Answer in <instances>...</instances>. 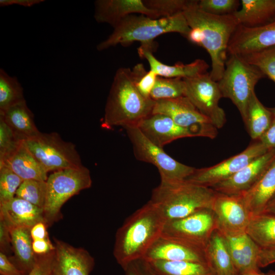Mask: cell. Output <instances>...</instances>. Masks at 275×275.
<instances>
[{
	"instance_id": "obj_4",
	"label": "cell",
	"mask_w": 275,
	"mask_h": 275,
	"mask_svg": "<svg viewBox=\"0 0 275 275\" xmlns=\"http://www.w3.org/2000/svg\"><path fill=\"white\" fill-rule=\"evenodd\" d=\"M190 28L183 13L153 18L144 15H130L121 20L112 33L96 46L102 51L117 45H128L140 42L141 45H154V40L164 34L177 33L186 38Z\"/></svg>"
},
{
	"instance_id": "obj_46",
	"label": "cell",
	"mask_w": 275,
	"mask_h": 275,
	"mask_svg": "<svg viewBox=\"0 0 275 275\" xmlns=\"http://www.w3.org/2000/svg\"><path fill=\"white\" fill-rule=\"evenodd\" d=\"M32 248L36 255H42L48 254L54 250V245L49 238L33 240Z\"/></svg>"
},
{
	"instance_id": "obj_2",
	"label": "cell",
	"mask_w": 275,
	"mask_h": 275,
	"mask_svg": "<svg viewBox=\"0 0 275 275\" xmlns=\"http://www.w3.org/2000/svg\"><path fill=\"white\" fill-rule=\"evenodd\" d=\"M155 101L144 97L135 85L132 70L121 67L116 72L107 98L102 126L136 125L152 113Z\"/></svg>"
},
{
	"instance_id": "obj_23",
	"label": "cell",
	"mask_w": 275,
	"mask_h": 275,
	"mask_svg": "<svg viewBox=\"0 0 275 275\" xmlns=\"http://www.w3.org/2000/svg\"><path fill=\"white\" fill-rule=\"evenodd\" d=\"M0 219L5 222L10 229L16 228L31 229L39 222L45 223L43 209L16 197L0 204Z\"/></svg>"
},
{
	"instance_id": "obj_48",
	"label": "cell",
	"mask_w": 275,
	"mask_h": 275,
	"mask_svg": "<svg viewBox=\"0 0 275 275\" xmlns=\"http://www.w3.org/2000/svg\"><path fill=\"white\" fill-rule=\"evenodd\" d=\"M275 263V248L260 249L259 258V267H266Z\"/></svg>"
},
{
	"instance_id": "obj_9",
	"label": "cell",
	"mask_w": 275,
	"mask_h": 275,
	"mask_svg": "<svg viewBox=\"0 0 275 275\" xmlns=\"http://www.w3.org/2000/svg\"><path fill=\"white\" fill-rule=\"evenodd\" d=\"M23 141L47 173L83 166L75 145L64 141L57 132H40L37 135Z\"/></svg>"
},
{
	"instance_id": "obj_13",
	"label": "cell",
	"mask_w": 275,
	"mask_h": 275,
	"mask_svg": "<svg viewBox=\"0 0 275 275\" xmlns=\"http://www.w3.org/2000/svg\"><path fill=\"white\" fill-rule=\"evenodd\" d=\"M269 150L257 141L250 145L240 153L213 166L196 169L185 180L198 185L211 187L228 179Z\"/></svg>"
},
{
	"instance_id": "obj_19",
	"label": "cell",
	"mask_w": 275,
	"mask_h": 275,
	"mask_svg": "<svg viewBox=\"0 0 275 275\" xmlns=\"http://www.w3.org/2000/svg\"><path fill=\"white\" fill-rule=\"evenodd\" d=\"M136 126L148 140L161 148L179 139L197 136L191 130L178 125L161 114L152 113Z\"/></svg>"
},
{
	"instance_id": "obj_20",
	"label": "cell",
	"mask_w": 275,
	"mask_h": 275,
	"mask_svg": "<svg viewBox=\"0 0 275 275\" xmlns=\"http://www.w3.org/2000/svg\"><path fill=\"white\" fill-rule=\"evenodd\" d=\"M222 235L239 275L260 272L259 258L261 249L246 232Z\"/></svg>"
},
{
	"instance_id": "obj_47",
	"label": "cell",
	"mask_w": 275,
	"mask_h": 275,
	"mask_svg": "<svg viewBox=\"0 0 275 275\" xmlns=\"http://www.w3.org/2000/svg\"><path fill=\"white\" fill-rule=\"evenodd\" d=\"M268 149H275V117L268 128L259 140Z\"/></svg>"
},
{
	"instance_id": "obj_38",
	"label": "cell",
	"mask_w": 275,
	"mask_h": 275,
	"mask_svg": "<svg viewBox=\"0 0 275 275\" xmlns=\"http://www.w3.org/2000/svg\"><path fill=\"white\" fill-rule=\"evenodd\" d=\"M145 6L156 12L160 17H169L183 13L190 1L144 0Z\"/></svg>"
},
{
	"instance_id": "obj_17",
	"label": "cell",
	"mask_w": 275,
	"mask_h": 275,
	"mask_svg": "<svg viewBox=\"0 0 275 275\" xmlns=\"http://www.w3.org/2000/svg\"><path fill=\"white\" fill-rule=\"evenodd\" d=\"M142 259L147 261H184L208 264L205 249L162 235L153 243Z\"/></svg>"
},
{
	"instance_id": "obj_1",
	"label": "cell",
	"mask_w": 275,
	"mask_h": 275,
	"mask_svg": "<svg viewBox=\"0 0 275 275\" xmlns=\"http://www.w3.org/2000/svg\"><path fill=\"white\" fill-rule=\"evenodd\" d=\"M166 222L160 209L150 200L126 219L116 232L113 251L123 269L144 258L161 235Z\"/></svg>"
},
{
	"instance_id": "obj_27",
	"label": "cell",
	"mask_w": 275,
	"mask_h": 275,
	"mask_svg": "<svg viewBox=\"0 0 275 275\" xmlns=\"http://www.w3.org/2000/svg\"><path fill=\"white\" fill-rule=\"evenodd\" d=\"M0 117L20 140L33 138L40 132L36 126L34 115L26 101L11 106L0 114Z\"/></svg>"
},
{
	"instance_id": "obj_26",
	"label": "cell",
	"mask_w": 275,
	"mask_h": 275,
	"mask_svg": "<svg viewBox=\"0 0 275 275\" xmlns=\"http://www.w3.org/2000/svg\"><path fill=\"white\" fill-rule=\"evenodd\" d=\"M241 8L233 13L239 25L256 27L275 20V0H242Z\"/></svg>"
},
{
	"instance_id": "obj_40",
	"label": "cell",
	"mask_w": 275,
	"mask_h": 275,
	"mask_svg": "<svg viewBox=\"0 0 275 275\" xmlns=\"http://www.w3.org/2000/svg\"><path fill=\"white\" fill-rule=\"evenodd\" d=\"M240 2L238 0H200L199 8L204 12L215 15H227L237 11Z\"/></svg>"
},
{
	"instance_id": "obj_24",
	"label": "cell",
	"mask_w": 275,
	"mask_h": 275,
	"mask_svg": "<svg viewBox=\"0 0 275 275\" xmlns=\"http://www.w3.org/2000/svg\"><path fill=\"white\" fill-rule=\"evenodd\" d=\"M240 195L252 216L264 212L275 195V157L255 184Z\"/></svg>"
},
{
	"instance_id": "obj_21",
	"label": "cell",
	"mask_w": 275,
	"mask_h": 275,
	"mask_svg": "<svg viewBox=\"0 0 275 275\" xmlns=\"http://www.w3.org/2000/svg\"><path fill=\"white\" fill-rule=\"evenodd\" d=\"M137 14L161 18L156 12L148 8L142 0H97L94 2L95 20L109 24L113 28L126 17Z\"/></svg>"
},
{
	"instance_id": "obj_32",
	"label": "cell",
	"mask_w": 275,
	"mask_h": 275,
	"mask_svg": "<svg viewBox=\"0 0 275 275\" xmlns=\"http://www.w3.org/2000/svg\"><path fill=\"white\" fill-rule=\"evenodd\" d=\"M273 118L269 108L263 105L254 92L249 100L244 123L252 139L259 141L269 127Z\"/></svg>"
},
{
	"instance_id": "obj_5",
	"label": "cell",
	"mask_w": 275,
	"mask_h": 275,
	"mask_svg": "<svg viewBox=\"0 0 275 275\" xmlns=\"http://www.w3.org/2000/svg\"><path fill=\"white\" fill-rule=\"evenodd\" d=\"M216 194L211 187L185 180L160 182L153 190L150 201L159 207L167 222L186 217L203 209H212Z\"/></svg>"
},
{
	"instance_id": "obj_11",
	"label": "cell",
	"mask_w": 275,
	"mask_h": 275,
	"mask_svg": "<svg viewBox=\"0 0 275 275\" xmlns=\"http://www.w3.org/2000/svg\"><path fill=\"white\" fill-rule=\"evenodd\" d=\"M183 80L184 96L210 120L217 129L222 128L227 119L224 110L219 105L223 97L218 82L213 80L207 72L194 77L183 78Z\"/></svg>"
},
{
	"instance_id": "obj_12",
	"label": "cell",
	"mask_w": 275,
	"mask_h": 275,
	"mask_svg": "<svg viewBox=\"0 0 275 275\" xmlns=\"http://www.w3.org/2000/svg\"><path fill=\"white\" fill-rule=\"evenodd\" d=\"M152 113L171 118L178 125L193 131L197 136L216 137L217 129L185 96L155 101Z\"/></svg>"
},
{
	"instance_id": "obj_41",
	"label": "cell",
	"mask_w": 275,
	"mask_h": 275,
	"mask_svg": "<svg viewBox=\"0 0 275 275\" xmlns=\"http://www.w3.org/2000/svg\"><path fill=\"white\" fill-rule=\"evenodd\" d=\"M22 141L0 117V161L13 153Z\"/></svg>"
},
{
	"instance_id": "obj_6",
	"label": "cell",
	"mask_w": 275,
	"mask_h": 275,
	"mask_svg": "<svg viewBox=\"0 0 275 275\" xmlns=\"http://www.w3.org/2000/svg\"><path fill=\"white\" fill-rule=\"evenodd\" d=\"M46 182L47 191L43 216L47 226L60 219L61 209L67 200L80 191L90 188L92 183L90 171L84 166L54 171Z\"/></svg>"
},
{
	"instance_id": "obj_36",
	"label": "cell",
	"mask_w": 275,
	"mask_h": 275,
	"mask_svg": "<svg viewBox=\"0 0 275 275\" xmlns=\"http://www.w3.org/2000/svg\"><path fill=\"white\" fill-rule=\"evenodd\" d=\"M241 57L275 83V46Z\"/></svg>"
},
{
	"instance_id": "obj_14",
	"label": "cell",
	"mask_w": 275,
	"mask_h": 275,
	"mask_svg": "<svg viewBox=\"0 0 275 275\" xmlns=\"http://www.w3.org/2000/svg\"><path fill=\"white\" fill-rule=\"evenodd\" d=\"M212 210L217 230L222 234L233 235L245 232L252 215L240 195L217 193Z\"/></svg>"
},
{
	"instance_id": "obj_52",
	"label": "cell",
	"mask_w": 275,
	"mask_h": 275,
	"mask_svg": "<svg viewBox=\"0 0 275 275\" xmlns=\"http://www.w3.org/2000/svg\"><path fill=\"white\" fill-rule=\"evenodd\" d=\"M248 275H275V270H271L270 271H268L267 273H262L261 272L251 274H248Z\"/></svg>"
},
{
	"instance_id": "obj_37",
	"label": "cell",
	"mask_w": 275,
	"mask_h": 275,
	"mask_svg": "<svg viewBox=\"0 0 275 275\" xmlns=\"http://www.w3.org/2000/svg\"><path fill=\"white\" fill-rule=\"evenodd\" d=\"M23 181L8 168L0 167V204L7 203L15 197Z\"/></svg>"
},
{
	"instance_id": "obj_3",
	"label": "cell",
	"mask_w": 275,
	"mask_h": 275,
	"mask_svg": "<svg viewBox=\"0 0 275 275\" xmlns=\"http://www.w3.org/2000/svg\"><path fill=\"white\" fill-rule=\"evenodd\" d=\"M198 1H190L183 14L189 28L197 27L201 32V47L211 59L209 74L217 82L225 69L230 40L239 24L233 14L219 16L204 12L199 8Z\"/></svg>"
},
{
	"instance_id": "obj_44",
	"label": "cell",
	"mask_w": 275,
	"mask_h": 275,
	"mask_svg": "<svg viewBox=\"0 0 275 275\" xmlns=\"http://www.w3.org/2000/svg\"><path fill=\"white\" fill-rule=\"evenodd\" d=\"M123 270L125 275H153L143 259L130 263Z\"/></svg>"
},
{
	"instance_id": "obj_18",
	"label": "cell",
	"mask_w": 275,
	"mask_h": 275,
	"mask_svg": "<svg viewBox=\"0 0 275 275\" xmlns=\"http://www.w3.org/2000/svg\"><path fill=\"white\" fill-rule=\"evenodd\" d=\"M275 157V149H269L228 179L211 188L218 193L238 195L250 188L260 178Z\"/></svg>"
},
{
	"instance_id": "obj_7",
	"label": "cell",
	"mask_w": 275,
	"mask_h": 275,
	"mask_svg": "<svg viewBox=\"0 0 275 275\" xmlns=\"http://www.w3.org/2000/svg\"><path fill=\"white\" fill-rule=\"evenodd\" d=\"M263 74L241 57L230 54L221 79L217 81L222 97L228 98L238 109L244 123L250 98Z\"/></svg>"
},
{
	"instance_id": "obj_31",
	"label": "cell",
	"mask_w": 275,
	"mask_h": 275,
	"mask_svg": "<svg viewBox=\"0 0 275 275\" xmlns=\"http://www.w3.org/2000/svg\"><path fill=\"white\" fill-rule=\"evenodd\" d=\"M245 232L260 249L275 248V215L263 212L252 216Z\"/></svg>"
},
{
	"instance_id": "obj_22",
	"label": "cell",
	"mask_w": 275,
	"mask_h": 275,
	"mask_svg": "<svg viewBox=\"0 0 275 275\" xmlns=\"http://www.w3.org/2000/svg\"><path fill=\"white\" fill-rule=\"evenodd\" d=\"M154 48L141 45L138 49L139 56L148 62L150 70L158 76L168 78H191L205 73L209 65L203 60L198 59L188 64L177 63L173 65L165 64L153 55Z\"/></svg>"
},
{
	"instance_id": "obj_28",
	"label": "cell",
	"mask_w": 275,
	"mask_h": 275,
	"mask_svg": "<svg viewBox=\"0 0 275 275\" xmlns=\"http://www.w3.org/2000/svg\"><path fill=\"white\" fill-rule=\"evenodd\" d=\"M205 252L208 263L215 275H239L223 237L217 229L208 240Z\"/></svg>"
},
{
	"instance_id": "obj_45",
	"label": "cell",
	"mask_w": 275,
	"mask_h": 275,
	"mask_svg": "<svg viewBox=\"0 0 275 275\" xmlns=\"http://www.w3.org/2000/svg\"><path fill=\"white\" fill-rule=\"evenodd\" d=\"M11 236L10 230L5 222L0 219V248L1 252H7L11 248Z\"/></svg>"
},
{
	"instance_id": "obj_39",
	"label": "cell",
	"mask_w": 275,
	"mask_h": 275,
	"mask_svg": "<svg viewBox=\"0 0 275 275\" xmlns=\"http://www.w3.org/2000/svg\"><path fill=\"white\" fill-rule=\"evenodd\" d=\"M135 85L139 92L145 98H150L157 75L150 70L146 71L141 63L136 64L132 69Z\"/></svg>"
},
{
	"instance_id": "obj_35",
	"label": "cell",
	"mask_w": 275,
	"mask_h": 275,
	"mask_svg": "<svg viewBox=\"0 0 275 275\" xmlns=\"http://www.w3.org/2000/svg\"><path fill=\"white\" fill-rule=\"evenodd\" d=\"M46 181L24 180L16 191L15 197L43 209L46 197Z\"/></svg>"
},
{
	"instance_id": "obj_51",
	"label": "cell",
	"mask_w": 275,
	"mask_h": 275,
	"mask_svg": "<svg viewBox=\"0 0 275 275\" xmlns=\"http://www.w3.org/2000/svg\"><path fill=\"white\" fill-rule=\"evenodd\" d=\"M263 212L275 215V195L268 202Z\"/></svg>"
},
{
	"instance_id": "obj_8",
	"label": "cell",
	"mask_w": 275,
	"mask_h": 275,
	"mask_svg": "<svg viewBox=\"0 0 275 275\" xmlns=\"http://www.w3.org/2000/svg\"><path fill=\"white\" fill-rule=\"evenodd\" d=\"M132 144L135 158L155 166L160 176V182L172 183L186 180L196 168L183 164L168 155L162 148L148 140L136 126L124 127Z\"/></svg>"
},
{
	"instance_id": "obj_15",
	"label": "cell",
	"mask_w": 275,
	"mask_h": 275,
	"mask_svg": "<svg viewBox=\"0 0 275 275\" xmlns=\"http://www.w3.org/2000/svg\"><path fill=\"white\" fill-rule=\"evenodd\" d=\"M275 46V20L256 27L238 25L230 40L228 52L243 57Z\"/></svg>"
},
{
	"instance_id": "obj_29",
	"label": "cell",
	"mask_w": 275,
	"mask_h": 275,
	"mask_svg": "<svg viewBox=\"0 0 275 275\" xmlns=\"http://www.w3.org/2000/svg\"><path fill=\"white\" fill-rule=\"evenodd\" d=\"M144 261L153 275H215L206 263L184 261Z\"/></svg>"
},
{
	"instance_id": "obj_43",
	"label": "cell",
	"mask_w": 275,
	"mask_h": 275,
	"mask_svg": "<svg viewBox=\"0 0 275 275\" xmlns=\"http://www.w3.org/2000/svg\"><path fill=\"white\" fill-rule=\"evenodd\" d=\"M0 274L1 275H25V273L19 269L6 255L0 253Z\"/></svg>"
},
{
	"instance_id": "obj_50",
	"label": "cell",
	"mask_w": 275,
	"mask_h": 275,
	"mask_svg": "<svg viewBox=\"0 0 275 275\" xmlns=\"http://www.w3.org/2000/svg\"><path fill=\"white\" fill-rule=\"evenodd\" d=\"M44 1L43 0H0V6L6 7L16 5L25 7H31Z\"/></svg>"
},
{
	"instance_id": "obj_34",
	"label": "cell",
	"mask_w": 275,
	"mask_h": 275,
	"mask_svg": "<svg viewBox=\"0 0 275 275\" xmlns=\"http://www.w3.org/2000/svg\"><path fill=\"white\" fill-rule=\"evenodd\" d=\"M184 91L183 78L157 76L150 97L154 101L173 99L184 96Z\"/></svg>"
},
{
	"instance_id": "obj_30",
	"label": "cell",
	"mask_w": 275,
	"mask_h": 275,
	"mask_svg": "<svg viewBox=\"0 0 275 275\" xmlns=\"http://www.w3.org/2000/svg\"><path fill=\"white\" fill-rule=\"evenodd\" d=\"M11 243L14 253L16 266L25 274L34 267L37 255L32 248L33 240L30 229L26 228H16L10 229Z\"/></svg>"
},
{
	"instance_id": "obj_25",
	"label": "cell",
	"mask_w": 275,
	"mask_h": 275,
	"mask_svg": "<svg viewBox=\"0 0 275 275\" xmlns=\"http://www.w3.org/2000/svg\"><path fill=\"white\" fill-rule=\"evenodd\" d=\"M8 168L23 180L46 181L47 172L31 153L22 141L17 148L0 161V167Z\"/></svg>"
},
{
	"instance_id": "obj_42",
	"label": "cell",
	"mask_w": 275,
	"mask_h": 275,
	"mask_svg": "<svg viewBox=\"0 0 275 275\" xmlns=\"http://www.w3.org/2000/svg\"><path fill=\"white\" fill-rule=\"evenodd\" d=\"M54 251L45 255H37L36 263L28 275H51Z\"/></svg>"
},
{
	"instance_id": "obj_53",
	"label": "cell",
	"mask_w": 275,
	"mask_h": 275,
	"mask_svg": "<svg viewBox=\"0 0 275 275\" xmlns=\"http://www.w3.org/2000/svg\"><path fill=\"white\" fill-rule=\"evenodd\" d=\"M271 112L272 113L273 116L275 117V107L272 108H269Z\"/></svg>"
},
{
	"instance_id": "obj_10",
	"label": "cell",
	"mask_w": 275,
	"mask_h": 275,
	"mask_svg": "<svg viewBox=\"0 0 275 275\" xmlns=\"http://www.w3.org/2000/svg\"><path fill=\"white\" fill-rule=\"evenodd\" d=\"M217 229L213 211L205 209L181 218L167 221L161 235L205 249Z\"/></svg>"
},
{
	"instance_id": "obj_16",
	"label": "cell",
	"mask_w": 275,
	"mask_h": 275,
	"mask_svg": "<svg viewBox=\"0 0 275 275\" xmlns=\"http://www.w3.org/2000/svg\"><path fill=\"white\" fill-rule=\"evenodd\" d=\"M54 254L51 275H89L94 259L85 249L54 238Z\"/></svg>"
},
{
	"instance_id": "obj_49",
	"label": "cell",
	"mask_w": 275,
	"mask_h": 275,
	"mask_svg": "<svg viewBox=\"0 0 275 275\" xmlns=\"http://www.w3.org/2000/svg\"><path fill=\"white\" fill-rule=\"evenodd\" d=\"M47 225L43 222L35 225L30 229V234L33 240L49 238L47 231Z\"/></svg>"
},
{
	"instance_id": "obj_33",
	"label": "cell",
	"mask_w": 275,
	"mask_h": 275,
	"mask_svg": "<svg viewBox=\"0 0 275 275\" xmlns=\"http://www.w3.org/2000/svg\"><path fill=\"white\" fill-rule=\"evenodd\" d=\"M25 101L23 88L15 76L0 69V114L18 103Z\"/></svg>"
}]
</instances>
